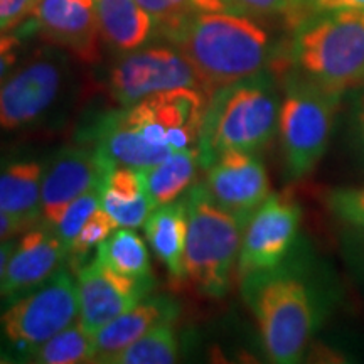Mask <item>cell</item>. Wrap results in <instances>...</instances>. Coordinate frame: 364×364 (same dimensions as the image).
Masks as SVG:
<instances>
[{"mask_svg": "<svg viewBox=\"0 0 364 364\" xmlns=\"http://www.w3.org/2000/svg\"><path fill=\"white\" fill-rule=\"evenodd\" d=\"M209 95L201 88L161 91L125 107L145 139L172 152L198 147Z\"/></svg>", "mask_w": 364, "mask_h": 364, "instance_id": "30bf717a", "label": "cell"}, {"mask_svg": "<svg viewBox=\"0 0 364 364\" xmlns=\"http://www.w3.org/2000/svg\"><path fill=\"white\" fill-rule=\"evenodd\" d=\"M66 85V61L56 51H46L17 68L0 83V130L39 124L61 100Z\"/></svg>", "mask_w": 364, "mask_h": 364, "instance_id": "ba28073f", "label": "cell"}, {"mask_svg": "<svg viewBox=\"0 0 364 364\" xmlns=\"http://www.w3.org/2000/svg\"><path fill=\"white\" fill-rule=\"evenodd\" d=\"M117 228L118 223L100 206L91 215L90 220L85 223V226L81 228V231L71 243V247L68 248L66 260L71 265V270H78L83 263L88 262L91 250H97L98 245L107 240Z\"/></svg>", "mask_w": 364, "mask_h": 364, "instance_id": "83f0119b", "label": "cell"}, {"mask_svg": "<svg viewBox=\"0 0 364 364\" xmlns=\"http://www.w3.org/2000/svg\"><path fill=\"white\" fill-rule=\"evenodd\" d=\"M359 236H361V253H363V262H364V231H359Z\"/></svg>", "mask_w": 364, "mask_h": 364, "instance_id": "74e56055", "label": "cell"}, {"mask_svg": "<svg viewBox=\"0 0 364 364\" xmlns=\"http://www.w3.org/2000/svg\"><path fill=\"white\" fill-rule=\"evenodd\" d=\"M95 258L122 275L156 284L149 250L134 228H122V230L117 228L107 240L98 245L95 250Z\"/></svg>", "mask_w": 364, "mask_h": 364, "instance_id": "cb8c5ba5", "label": "cell"}, {"mask_svg": "<svg viewBox=\"0 0 364 364\" xmlns=\"http://www.w3.org/2000/svg\"><path fill=\"white\" fill-rule=\"evenodd\" d=\"M0 304V358L27 361L36 349L80 317L78 282L68 268L29 292Z\"/></svg>", "mask_w": 364, "mask_h": 364, "instance_id": "8992f818", "label": "cell"}, {"mask_svg": "<svg viewBox=\"0 0 364 364\" xmlns=\"http://www.w3.org/2000/svg\"><path fill=\"white\" fill-rule=\"evenodd\" d=\"M159 31L169 29L199 12L228 11L223 0H136Z\"/></svg>", "mask_w": 364, "mask_h": 364, "instance_id": "4316f807", "label": "cell"}, {"mask_svg": "<svg viewBox=\"0 0 364 364\" xmlns=\"http://www.w3.org/2000/svg\"><path fill=\"white\" fill-rule=\"evenodd\" d=\"M22 29L85 65H95L102 58L103 38L95 0H38Z\"/></svg>", "mask_w": 364, "mask_h": 364, "instance_id": "7c38bea8", "label": "cell"}, {"mask_svg": "<svg viewBox=\"0 0 364 364\" xmlns=\"http://www.w3.org/2000/svg\"><path fill=\"white\" fill-rule=\"evenodd\" d=\"M112 169V167H110ZM108 169L88 144L56 150L44 164L41 184V220L54 226L70 203L88 191H97Z\"/></svg>", "mask_w": 364, "mask_h": 364, "instance_id": "4fadbf2b", "label": "cell"}, {"mask_svg": "<svg viewBox=\"0 0 364 364\" xmlns=\"http://www.w3.org/2000/svg\"><path fill=\"white\" fill-rule=\"evenodd\" d=\"M95 358H97V346L93 334L86 331L80 321H76L36 349L27 363L81 364L95 363Z\"/></svg>", "mask_w": 364, "mask_h": 364, "instance_id": "d4e9b609", "label": "cell"}, {"mask_svg": "<svg viewBox=\"0 0 364 364\" xmlns=\"http://www.w3.org/2000/svg\"><path fill=\"white\" fill-rule=\"evenodd\" d=\"M176 88H201V83L174 48L130 51L112 68L108 76L110 97L122 107H132L144 98Z\"/></svg>", "mask_w": 364, "mask_h": 364, "instance_id": "8fae6325", "label": "cell"}, {"mask_svg": "<svg viewBox=\"0 0 364 364\" xmlns=\"http://www.w3.org/2000/svg\"><path fill=\"white\" fill-rule=\"evenodd\" d=\"M326 203L336 218L358 231H364V186L332 189Z\"/></svg>", "mask_w": 364, "mask_h": 364, "instance_id": "4dcf8cb0", "label": "cell"}, {"mask_svg": "<svg viewBox=\"0 0 364 364\" xmlns=\"http://www.w3.org/2000/svg\"><path fill=\"white\" fill-rule=\"evenodd\" d=\"M332 11L364 12V0H307V19L316 14Z\"/></svg>", "mask_w": 364, "mask_h": 364, "instance_id": "836d02e7", "label": "cell"}, {"mask_svg": "<svg viewBox=\"0 0 364 364\" xmlns=\"http://www.w3.org/2000/svg\"><path fill=\"white\" fill-rule=\"evenodd\" d=\"M198 167H201L198 147L172 152L166 161L142 171L145 189L154 206L179 199L194 186Z\"/></svg>", "mask_w": 364, "mask_h": 364, "instance_id": "603a6c76", "label": "cell"}, {"mask_svg": "<svg viewBox=\"0 0 364 364\" xmlns=\"http://www.w3.org/2000/svg\"><path fill=\"white\" fill-rule=\"evenodd\" d=\"M204 171L208 193L235 215L250 218L272 194L267 167L258 154L231 150L221 154Z\"/></svg>", "mask_w": 364, "mask_h": 364, "instance_id": "9a60e30c", "label": "cell"}, {"mask_svg": "<svg viewBox=\"0 0 364 364\" xmlns=\"http://www.w3.org/2000/svg\"><path fill=\"white\" fill-rule=\"evenodd\" d=\"M98 208V191H88V193L81 194L80 198H76L75 201L70 203V206L65 209V213L59 218V221L54 226H51L58 238L61 240V243L65 245L66 253L73 241L78 236L81 228L85 226V223L90 220L91 215H93Z\"/></svg>", "mask_w": 364, "mask_h": 364, "instance_id": "f546056e", "label": "cell"}, {"mask_svg": "<svg viewBox=\"0 0 364 364\" xmlns=\"http://www.w3.org/2000/svg\"><path fill=\"white\" fill-rule=\"evenodd\" d=\"M300 223L302 208L292 196H268L245 226L236 262L238 280L284 265L299 236Z\"/></svg>", "mask_w": 364, "mask_h": 364, "instance_id": "9c48e42d", "label": "cell"}, {"mask_svg": "<svg viewBox=\"0 0 364 364\" xmlns=\"http://www.w3.org/2000/svg\"><path fill=\"white\" fill-rule=\"evenodd\" d=\"M179 314L181 307L174 299L167 295H154V297L147 295L130 311L115 317L95 332L93 338L97 346L95 363H107L113 354L135 343L154 327L164 322H176Z\"/></svg>", "mask_w": 364, "mask_h": 364, "instance_id": "ac0fdd59", "label": "cell"}, {"mask_svg": "<svg viewBox=\"0 0 364 364\" xmlns=\"http://www.w3.org/2000/svg\"><path fill=\"white\" fill-rule=\"evenodd\" d=\"M38 0H0V33L14 31L31 16Z\"/></svg>", "mask_w": 364, "mask_h": 364, "instance_id": "d6a6232c", "label": "cell"}, {"mask_svg": "<svg viewBox=\"0 0 364 364\" xmlns=\"http://www.w3.org/2000/svg\"><path fill=\"white\" fill-rule=\"evenodd\" d=\"M341 97L300 75L289 80L280 102L279 135L290 181L307 177L326 156Z\"/></svg>", "mask_w": 364, "mask_h": 364, "instance_id": "52a82bcc", "label": "cell"}, {"mask_svg": "<svg viewBox=\"0 0 364 364\" xmlns=\"http://www.w3.org/2000/svg\"><path fill=\"white\" fill-rule=\"evenodd\" d=\"M280 102L265 71L213 91L198 142L203 169L231 150L260 154L279 132Z\"/></svg>", "mask_w": 364, "mask_h": 364, "instance_id": "7a4b0ae2", "label": "cell"}, {"mask_svg": "<svg viewBox=\"0 0 364 364\" xmlns=\"http://www.w3.org/2000/svg\"><path fill=\"white\" fill-rule=\"evenodd\" d=\"M44 164L29 156L0 157V211L27 230L41 221Z\"/></svg>", "mask_w": 364, "mask_h": 364, "instance_id": "d6986e66", "label": "cell"}, {"mask_svg": "<svg viewBox=\"0 0 364 364\" xmlns=\"http://www.w3.org/2000/svg\"><path fill=\"white\" fill-rule=\"evenodd\" d=\"M356 129L359 134V140H361L363 145V152H364V93L359 97L358 103H356Z\"/></svg>", "mask_w": 364, "mask_h": 364, "instance_id": "8d00e7d4", "label": "cell"}, {"mask_svg": "<svg viewBox=\"0 0 364 364\" xmlns=\"http://www.w3.org/2000/svg\"><path fill=\"white\" fill-rule=\"evenodd\" d=\"M228 11L255 17L284 16L290 22L302 24L307 19V0H223Z\"/></svg>", "mask_w": 364, "mask_h": 364, "instance_id": "f1b7e54d", "label": "cell"}, {"mask_svg": "<svg viewBox=\"0 0 364 364\" xmlns=\"http://www.w3.org/2000/svg\"><path fill=\"white\" fill-rule=\"evenodd\" d=\"M240 284L268 359L277 364L299 363L318 324L317 300L307 282L280 265Z\"/></svg>", "mask_w": 364, "mask_h": 364, "instance_id": "3957f363", "label": "cell"}, {"mask_svg": "<svg viewBox=\"0 0 364 364\" xmlns=\"http://www.w3.org/2000/svg\"><path fill=\"white\" fill-rule=\"evenodd\" d=\"M188 206L186 280L199 294L225 297L236 273L241 240L250 218L220 206L206 186L194 184L184 196Z\"/></svg>", "mask_w": 364, "mask_h": 364, "instance_id": "277c9868", "label": "cell"}, {"mask_svg": "<svg viewBox=\"0 0 364 364\" xmlns=\"http://www.w3.org/2000/svg\"><path fill=\"white\" fill-rule=\"evenodd\" d=\"M66 260V248L54 230L38 223L17 238L0 279V299H12L44 284Z\"/></svg>", "mask_w": 364, "mask_h": 364, "instance_id": "e0dca14e", "label": "cell"}, {"mask_svg": "<svg viewBox=\"0 0 364 364\" xmlns=\"http://www.w3.org/2000/svg\"><path fill=\"white\" fill-rule=\"evenodd\" d=\"M161 34L189 63L208 95L260 75L273 54L265 27L231 11L194 14Z\"/></svg>", "mask_w": 364, "mask_h": 364, "instance_id": "6da1fadb", "label": "cell"}, {"mask_svg": "<svg viewBox=\"0 0 364 364\" xmlns=\"http://www.w3.org/2000/svg\"><path fill=\"white\" fill-rule=\"evenodd\" d=\"M176 322L150 329L147 334L108 359L107 364H171L179 359Z\"/></svg>", "mask_w": 364, "mask_h": 364, "instance_id": "484cf974", "label": "cell"}, {"mask_svg": "<svg viewBox=\"0 0 364 364\" xmlns=\"http://www.w3.org/2000/svg\"><path fill=\"white\" fill-rule=\"evenodd\" d=\"M145 238L156 257L176 284L186 282V240H188V206L186 199L154 208L144 223Z\"/></svg>", "mask_w": 364, "mask_h": 364, "instance_id": "ffe728a7", "label": "cell"}, {"mask_svg": "<svg viewBox=\"0 0 364 364\" xmlns=\"http://www.w3.org/2000/svg\"><path fill=\"white\" fill-rule=\"evenodd\" d=\"M100 206L122 228L142 226L152 213V199L145 189L142 171L130 167H112L98 186Z\"/></svg>", "mask_w": 364, "mask_h": 364, "instance_id": "44dd1931", "label": "cell"}, {"mask_svg": "<svg viewBox=\"0 0 364 364\" xmlns=\"http://www.w3.org/2000/svg\"><path fill=\"white\" fill-rule=\"evenodd\" d=\"M292 61L302 78L343 95L364 81V12L316 14L297 26Z\"/></svg>", "mask_w": 364, "mask_h": 364, "instance_id": "5b68a950", "label": "cell"}, {"mask_svg": "<svg viewBox=\"0 0 364 364\" xmlns=\"http://www.w3.org/2000/svg\"><path fill=\"white\" fill-rule=\"evenodd\" d=\"M75 273L80 295L78 321L91 334L130 311L154 289V284L122 275L98 258L83 263Z\"/></svg>", "mask_w": 364, "mask_h": 364, "instance_id": "5bb4252c", "label": "cell"}, {"mask_svg": "<svg viewBox=\"0 0 364 364\" xmlns=\"http://www.w3.org/2000/svg\"><path fill=\"white\" fill-rule=\"evenodd\" d=\"M100 33L108 46L130 53L147 43L154 21L136 0H95Z\"/></svg>", "mask_w": 364, "mask_h": 364, "instance_id": "7402d4cb", "label": "cell"}, {"mask_svg": "<svg viewBox=\"0 0 364 364\" xmlns=\"http://www.w3.org/2000/svg\"><path fill=\"white\" fill-rule=\"evenodd\" d=\"M26 230L27 228L22 225V223L14 220V218L6 215V213L0 211V241L24 233Z\"/></svg>", "mask_w": 364, "mask_h": 364, "instance_id": "e575fe53", "label": "cell"}, {"mask_svg": "<svg viewBox=\"0 0 364 364\" xmlns=\"http://www.w3.org/2000/svg\"><path fill=\"white\" fill-rule=\"evenodd\" d=\"M83 144L95 149L107 169L130 167L147 171L172 154L171 149L149 142L127 115L125 107H122V110L103 113L90 129H86Z\"/></svg>", "mask_w": 364, "mask_h": 364, "instance_id": "2e32d148", "label": "cell"}, {"mask_svg": "<svg viewBox=\"0 0 364 364\" xmlns=\"http://www.w3.org/2000/svg\"><path fill=\"white\" fill-rule=\"evenodd\" d=\"M26 36L27 33L22 27L0 33V83L11 75L19 63Z\"/></svg>", "mask_w": 364, "mask_h": 364, "instance_id": "1f68e13d", "label": "cell"}, {"mask_svg": "<svg viewBox=\"0 0 364 364\" xmlns=\"http://www.w3.org/2000/svg\"><path fill=\"white\" fill-rule=\"evenodd\" d=\"M16 245H17V236H12V238L0 241V279H2L4 272H6L7 262H9V258H11Z\"/></svg>", "mask_w": 364, "mask_h": 364, "instance_id": "d590c367", "label": "cell"}]
</instances>
